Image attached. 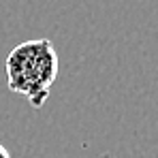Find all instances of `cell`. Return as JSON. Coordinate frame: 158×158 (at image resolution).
Masks as SVG:
<instances>
[{
	"label": "cell",
	"mask_w": 158,
	"mask_h": 158,
	"mask_svg": "<svg viewBox=\"0 0 158 158\" xmlns=\"http://www.w3.org/2000/svg\"><path fill=\"white\" fill-rule=\"evenodd\" d=\"M58 53L49 39L24 41L6 56L4 69L9 90L22 94L39 109L49 96V88L58 77Z\"/></svg>",
	"instance_id": "cell-1"
},
{
	"label": "cell",
	"mask_w": 158,
	"mask_h": 158,
	"mask_svg": "<svg viewBox=\"0 0 158 158\" xmlns=\"http://www.w3.org/2000/svg\"><path fill=\"white\" fill-rule=\"evenodd\" d=\"M0 158H11V154L6 152V148H4V145H0Z\"/></svg>",
	"instance_id": "cell-2"
}]
</instances>
